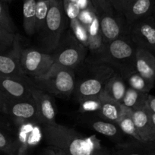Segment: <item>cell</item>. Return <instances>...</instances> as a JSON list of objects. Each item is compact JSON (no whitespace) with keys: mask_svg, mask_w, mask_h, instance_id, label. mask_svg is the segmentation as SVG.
<instances>
[{"mask_svg":"<svg viewBox=\"0 0 155 155\" xmlns=\"http://www.w3.org/2000/svg\"><path fill=\"white\" fill-rule=\"evenodd\" d=\"M42 131L49 147L65 155H112L95 135L85 136L74 129L57 123L42 126Z\"/></svg>","mask_w":155,"mask_h":155,"instance_id":"1","label":"cell"},{"mask_svg":"<svg viewBox=\"0 0 155 155\" xmlns=\"http://www.w3.org/2000/svg\"><path fill=\"white\" fill-rule=\"evenodd\" d=\"M75 85L73 94L79 101L85 98L98 97L103 91L106 83L116 72V70L107 63L92 59H85L76 68Z\"/></svg>","mask_w":155,"mask_h":155,"instance_id":"2","label":"cell"},{"mask_svg":"<svg viewBox=\"0 0 155 155\" xmlns=\"http://www.w3.org/2000/svg\"><path fill=\"white\" fill-rule=\"evenodd\" d=\"M67 19L62 0H50L45 24L37 34L38 47L37 48L51 54L65 32Z\"/></svg>","mask_w":155,"mask_h":155,"instance_id":"3","label":"cell"},{"mask_svg":"<svg viewBox=\"0 0 155 155\" xmlns=\"http://www.w3.org/2000/svg\"><path fill=\"white\" fill-rule=\"evenodd\" d=\"M31 79L37 88L62 97L73 94L75 85L74 70L55 63L45 74Z\"/></svg>","mask_w":155,"mask_h":155,"instance_id":"4","label":"cell"},{"mask_svg":"<svg viewBox=\"0 0 155 155\" xmlns=\"http://www.w3.org/2000/svg\"><path fill=\"white\" fill-rule=\"evenodd\" d=\"M104 44L126 35L128 25L124 17L107 0H91Z\"/></svg>","mask_w":155,"mask_h":155,"instance_id":"5","label":"cell"},{"mask_svg":"<svg viewBox=\"0 0 155 155\" xmlns=\"http://www.w3.org/2000/svg\"><path fill=\"white\" fill-rule=\"evenodd\" d=\"M136 48L130 37L126 34L105 44L104 52L94 61L108 64L120 72L127 68L135 67Z\"/></svg>","mask_w":155,"mask_h":155,"instance_id":"6","label":"cell"},{"mask_svg":"<svg viewBox=\"0 0 155 155\" xmlns=\"http://www.w3.org/2000/svg\"><path fill=\"white\" fill-rule=\"evenodd\" d=\"M87 52L88 49L76 38L71 30H68L51 55L55 64L75 69L85 61Z\"/></svg>","mask_w":155,"mask_h":155,"instance_id":"7","label":"cell"},{"mask_svg":"<svg viewBox=\"0 0 155 155\" xmlns=\"http://www.w3.org/2000/svg\"><path fill=\"white\" fill-rule=\"evenodd\" d=\"M20 63L25 75L36 78L48 72L55 62L50 53H44L38 48L29 47L22 49Z\"/></svg>","mask_w":155,"mask_h":155,"instance_id":"8","label":"cell"},{"mask_svg":"<svg viewBox=\"0 0 155 155\" xmlns=\"http://www.w3.org/2000/svg\"><path fill=\"white\" fill-rule=\"evenodd\" d=\"M127 34L137 47L146 49L155 55V21L153 16L129 25Z\"/></svg>","mask_w":155,"mask_h":155,"instance_id":"9","label":"cell"},{"mask_svg":"<svg viewBox=\"0 0 155 155\" xmlns=\"http://www.w3.org/2000/svg\"><path fill=\"white\" fill-rule=\"evenodd\" d=\"M34 87L31 78H18L0 74V94L8 101L32 97Z\"/></svg>","mask_w":155,"mask_h":155,"instance_id":"10","label":"cell"},{"mask_svg":"<svg viewBox=\"0 0 155 155\" xmlns=\"http://www.w3.org/2000/svg\"><path fill=\"white\" fill-rule=\"evenodd\" d=\"M4 114L9 116L18 124L38 123L37 106L33 97L25 100L8 101Z\"/></svg>","mask_w":155,"mask_h":155,"instance_id":"11","label":"cell"},{"mask_svg":"<svg viewBox=\"0 0 155 155\" xmlns=\"http://www.w3.org/2000/svg\"><path fill=\"white\" fill-rule=\"evenodd\" d=\"M53 95L34 87L32 97L35 101L37 110L38 123L42 126H50L56 123V106Z\"/></svg>","mask_w":155,"mask_h":155,"instance_id":"12","label":"cell"},{"mask_svg":"<svg viewBox=\"0 0 155 155\" xmlns=\"http://www.w3.org/2000/svg\"><path fill=\"white\" fill-rule=\"evenodd\" d=\"M81 120L94 131L116 142H121L125 135L116 123L104 120L95 113L82 114Z\"/></svg>","mask_w":155,"mask_h":155,"instance_id":"13","label":"cell"},{"mask_svg":"<svg viewBox=\"0 0 155 155\" xmlns=\"http://www.w3.org/2000/svg\"><path fill=\"white\" fill-rule=\"evenodd\" d=\"M23 49L18 34L15 42L11 50L4 53H0V74L12 77L26 78L21 67V53Z\"/></svg>","mask_w":155,"mask_h":155,"instance_id":"14","label":"cell"},{"mask_svg":"<svg viewBox=\"0 0 155 155\" xmlns=\"http://www.w3.org/2000/svg\"><path fill=\"white\" fill-rule=\"evenodd\" d=\"M155 0H124L122 15L128 26L136 21L152 15Z\"/></svg>","mask_w":155,"mask_h":155,"instance_id":"15","label":"cell"},{"mask_svg":"<svg viewBox=\"0 0 155 155\" xmlns=\"http://www.w3.org/2000/svg\"><path fill=\"white\" fill-rule=\"evenodd\" d=\"M132 118L141 141L155 143V129L150 121L147 106L141 110H132Z\"/></svg>","mask_w":155,"mask_h":155,"instance_id":"16","label":"cell"},{"mask_svg":"<svg viewBox=\"0 0 155 155\" xmlns=\"http://www.w3.org/2000/svg\"><path fill=\"white\" fill-rule=\"evenodd\" d=\"M135 69L146 80L155 84V55L149 50L137 47Z\"/></svg>","mask_w":155,"mask_h":155,"instance_id":"17","label":"cell"},{"mask_svg":"<svg viewBox=\"0 0 155 155\" xmlns=\"http://www.w3.org/2000/svg\"><path fill=\"white\" fill-rule=\"evenodd\" d=\"M111 153L112 155H155V143L132 139L116 144Z\"/></svg>","mask_w":155,"mask_h":155,"instance_id":"18","label":"cell"},{"mask_svg":"<svg viewBox=\"0 0 155 155\" xmlns=\"http://www.w3.org/2000/svg\"><path fill=\"white\" fill-rule=\"evenodd\" d=\"M99 97L101 101V107L95 114L104 120L117 124L124 113L126 107H124L121 103L117 102L107 97L103 92L99 95Z\"/></svg>","mask_w":155,"mask_h":155,"instance_id":"19","label":"cell"},{"mask_svg":"<svg viewBox=\"0 0 155 155\" xmlns=\"http://www.w3.org/2000/svg\"><path fill=\"white\" fill-rule=\"evenodd\" d=\"M88 32V47L87 49L91 54L92 60H97L101 56L105 48L101 28L97 18L95 19L90 25L87 26Z\"/></svg>","mask_w":155,"mask_h":155,"instance_id":"20","label":"cell"},{"mask_svg":"<svg viewBox=\"0 0 155 155\" xmlns=\"http://www.w3.org/2000/svg\"><path fill=\"white\" fill-rule=\"evenodd\" d=\"M127 87L121 74L116 71L106 83L102 92L111 99L122 104Z\"/></svg>","mask_w":155,"mask_h":155,"instance_id":"21","label":"cell"},{"mask_svg":"<svg viewBox=\"0 0 155 155\" xmlns=\"http://www.w3.org/2000/svg\"><path fill=\"white\" fill-rule=\"evenodd\" d=\"M120 73L129 87L138 91L149 93L154 84L143 78L135 69V67L127 68Z\"/></svg>","mask_w":155,"mask_h":155,"instance_id":"22","label":"cell"},{"mask_svg":"<svg viewBox=\"0 0 155 155\" xmlns=\"http://www.w3.org/2000/svg\"><path fill=\"white\" fill-rule=\"evenodd\" d=\"M148 95V93L138 91L128 86L122 104L132 110H141L147 106Z\"/></svg>","mask_w":155,"mask_h":155,"instance_id":"23","label":"cell"},{"mask_svg":"<svg viewBox=\"0 0 155 155\" xmlns=\"http://www.w3.org/2000/svg\"><path fill=\"white\" fill-rule=\"evenodd\" d=\"M36 5L37 0H23V27L30 37L36 34Z\"/></svg>","mask_w":155,"mask_h":155,"instance_id":"24","label":"cell"},{"mask_svg":"<svg viewBox=\"0 0 155 155\" xmlns=\"http://www.w3.org/2000/svg\"><path fill=\"white\" fill-rule=\"evenodd\" d=\"M117 125H118L119 127L120 128L122 132L125 135H129L131 138H132V139L141 141V138H140L139 135H138V132H137L133 118H132V110L126 107L124 113H123L120 120L117 123Z\"/></svg>","mask_w":155,"mask_h":155,"instance_id":"25","label":"cell"},{"mask_svg":"<svg viewBox=\"0 0 155 155\" xmlns=\"http://www.w3.org/2000/svg\"><path fill=\"white\" fill-rule=\"evenodd\" d=\"M21 147L18 138H15L0 129V151L8 155H17Z\"/></svg>","mask_w":155,"mask_h":155,"instance_id":"26","label":"cell"},{"mask_svg":"<svg viewBox=\"0 0 155 155\" xmlns=\"http://www.w3.org/2000/svg\"><path fill=\"white\" fill-rule=\"evenodd\" d=\"M50 0H37V5H36V34H38L42 30L47 14H48L49 8H50Z\"/></svg>","mask_w":155,"mask_h":155,"instance_id":"27","label":"cell"},{"mask_svg":"<svg viewBox=\"0 0 155 155\" xmlns=\"http://www.w3.org/2000/svg\"><path fill=\"white\" fill-rule=\"evenodd\" d=\"M70 25H71V31L75 36L76 38L87 48L88 47V32H87V27L83 25L78 18L70 20Z\"/></svg>","mask_w":155,"mask_h":155,"instance_id":"28","label":"cell"},{"mask_svg":"<svg viewBox=\"0 0 155 155\" xmlns=\"http://www.w3.org/2000/svg\"><path fill=\"white\" fill-rule=\"evenodd\" d=\"M0 25L9 32L16 34L17 28L8 12L7 2L0 0Z\"/></svg>","mask_w":155,"mask_h":155,"instance_id":"29","label":"cell"},{"mask_svg":"<svg viewBox=\"0 0 155 155\" xmlns=\"http://www.w3.org/2000/svg\"><path fill=\"white\" fill-rule=\"evenodd\" d=\"M17 36V34L9 32L0 25V53H5L12 48Z\"/></svg>","mask_w":155,"mask_h":155,"instance_id":"30","label":"cell"},{"mask_svg":"<svg viewBox=\"0 0 155 155\" xmlns=\"http://www.w3.org/2000/svg\"><path fill=\"white\" fill-rule=\"evenodd\" d=\"M79 112L81 114L84 113H97L101 107V101L98 97L85 98L79 101Z\"/></svg>","mask_w":155,"mask_h":155,"instance_id":"31","label":"cell"},{"mask_svg":"<svg viewBox=\"0 0 155 155\" xmlns=\"http://www.w3.org/2000/svg\"><path fill=\"white\" fill-rule=\"evenodd\" d=\"M62 2H63L64 9H65V14L68 18L71 20V19L78 17L81 10L77 3L71 2V0H62Z\"/></svg>","mask_w":155,"mask_h":155,"instance_id":"32","label":"cell"},{"mask_svg":"<svg viewBox=\"0 0 155 155\" xmlns=\"http://www.w3.org/2000/svg\"><path fill=\"white\" fill-rule=\"evenodd\" d=\"M78 18L79 19L80 21L85 25L86 27L90 25L95 19L97 18L96 14L94 12V9L93 8V5L91 7L86 9L81 10Z\"/></svg>","mask_w":155,"mask_h":155,"instance_id":"33","label":"cell"},{"mask_svg":"<svg viewBox=\"0 0 155 155\" xmlns=\"http://www.w3.org/2000/svg\"><path fill=\"white\" fill-rule=\"evenodd\" d=\"M115 8H116L119 12L122 14V9H123V5L124 0H107Z\"/></svg>","mask_w":155,"mask_h":155,"instance_id":"34","label":"cell"},{"mask_svg":"<svg viewBox=\"0 0 155 155\" xmlns=\"http://www.w3.org/2000/svg\"><path fill=\"white\" fill-rule=\"evenodd\" d=\"M147 107L153 113H155V96L148 95L147 101Z\"/></svg>","mask_w":155,"mask_h":155,"instance_id":"35","label":"cell"},{"mask_svg":"<svg viewBox=\"0 0 155 155\" xmlns=\"http://www.w3.org/2000/svg\"><path fill=\"white\" fill-rule=\"evenodd\" d=\"M78 5L79 6L80 10H84L92 6L91 0H78Z\"/></svg>","mask_w":155,"mask_h":155,"instance_id":"36","label":"cell"},{"mask_svg":"<svg viewBox=\"0 0 155 155\" xmlns=\"http://www.w3.org/2000/svg\"><path fill=\"white\" fill-rule=\"evenodd\" d=\"M43 155H62V152L54 147H49L48 148L44 150Z\"/></svg>","mask_w":155,"mask_h":155,"instance_id":"37","label":"cell"},{"mask_svg":"<svg viewBox=\"0 0 155 155\" xmlns=\"http://www.w3.org/2000/svg\"><path fill=\"white\" fill-rule=\"evenodd\" d=\"M7 102V100L0 94V113H3L5 111V106Z\"/></svg>","mask_w":155,"mask_h":155,"instance_id":"38","label":"cell"},{"mask_svg":"<svg viewBox=\"0 0 155 155\" xmlns=\"http://www.w3.org/2000/svg\"><path fill=\"white\" fill-rule=\"evenodd\" d=\"M5 120L0 117V127H2L4 128V129H7V128H8V123H7V122L5 121Z\"/></svg>","mask_w":155,"mask_h":155,"instance_id":"39","label":"cell"},{"mask_svg":"<svg viewBox=\"0 0 155 155\" xmlns=\"http://www.w3.org/2000/svg\"><path fill=\"white\" fill-rule=\"evenodd\" d=\"M17 155H27L26 154V147H21L19 149Z\"/></svg>","mask_w":155,"mask_h":155,"instance_id":"40","label":"cell"},{"mask_svg":"<svg viewBox=\"0 0 155 155\" xmlns=\"http://www.w3.org/2000/svg\"><path fill=\"white\" fill-rule=\"evenodd\" d=\"M152 16H153V20H154V21H155V8H154V10H153V14H152Z\"/></svg>","mask_w":155,"mask_h":155,"instance_id":"41","label":"cell"},{"mask_svg":"<svg viewBox=\"0 0 155 155\" xmlns=\"http://www.w3.org/2000/svg\"><path fill=\"white\" fill-rule=\"evenodd\" d=\"M3 1H5V2H12V1H14V0H3Z\"/></svg>","mask_w":155,"mask_h":155,"instance_id":"42","label":"cell"},{"mask_svg":"<svg viewBox=\"0 0 155 155\" xmlns=\"http://www.w3.org/2000/svg\"><path fill=\"white\" fill-rule=\"evenodd\" d=\"M71 1L73 2H75V3H77L78 2V0H71Z\"/></svg>","mask_w":155,"mask_h":155,"instance_id":"43","label":"cell"},{"mask_svg":"<svg viewBox=\"0 0 155 155\" xmlns=\"http://www.w3.org/2000/svg\"><path fill=\"white\" fill-rule=\"evenodd\" d=\"M62 155H65V154H64V153H62Z\"/></svg>","mask_w":155,"mask_h":155,"instance_id":"44","label":"cell"}]
</instances>
